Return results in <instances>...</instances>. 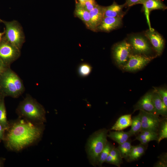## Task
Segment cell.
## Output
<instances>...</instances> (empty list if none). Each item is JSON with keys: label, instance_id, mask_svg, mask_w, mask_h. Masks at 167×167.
Wrapping results in <instances>:
<instances>
[{"label": "cell", "instance_id": "obj_1", "mask_svg": "<svg viewBox=\"0 0 167 167\" xmlns=\"http://www.w3.org/2000/svg\"><path fill=\"white\" fill-rule=\"evenodd\" d=\"M44 124H36L23 118L9 122L3 139L6 148L19 151L38 141L45 129Z\"/></svg>", "mask_w": 167, "mask_h": 167}, {"label": "cell", "instance_id": "obj_2", "mask_svg": "<svg viewBox=\"0 0 167 167\" xmlns=\"http://www.w3.org/2000/svg\"><path fill=\"white\" fill-rule=\"evenodd\" d=\"M16 112L20 118L36 124H44L46 122V112L44 107L29 95L19 104Z\"/></svg>", "mask_w": 167, "mask_h": 167}, {"label": "cell", "instance_id": "obj_3", "mask_svg": "<svg viewBox=\"0 0 167 167\" xmlns=\"http://www.w3.org/2000/svg\"><path fill=\"white\" fill-rule=\"evenodd\" d=\"M24 88L21 79L9 67L0 76V92L4 96L17 98L24 92Z\"/></svg>", "mask_w": 167, "mask_h": 167}, {"label": "cell", "instance_id": "obj_4", "mask_svg": "<svg viewBox=\"0 0 167 167\" xmlns=\"http://www.w3.org/2000/svg\"><path fill=\"white\" fill-rule=\"evenodd\" d=\"M109 131L106 128L99 129L92 134L87 141L86 151L88 160L93 166L97 165L100 154L108 141Z\"/></svg>", "mask_w": 167, "mask_h": 167}, {"label": "cell", "instance_id": "obj_5", "mask_svg": "<svg viewBox=\"0 0 167 167\" xmlns=\"http://www.w3.org/2000/svg\"><path fill=\"white\" fill-rule=\"evenodd\" d=\"M5 25L3 37L7 41L20 49L25 41V36L22 28L16 20L2 21Z\"/></svg>", "mask_w": 167, "mask_h": 167}, {"label": "cell", "instance_id": "obj_6", "mask_svg": "<svg viewBox=\"0 0 167 167\" xmlns=\"http://www.w3.org/2000/svg\"><path fill=\"white\" fill-rule=\"evenodd\" d=\"M20 54V50L3 37L0 42V59L4 63L9 66L19 57Z\"/></svg>", "mask_w": 167, "mask_h": 167}, {"label": "cell", "instance_id": "obj_7", "mask_svg": "<svg viewBox=\"0 0 167 167\" xmlns=\"http://www.w3.org/2000/svg\"><path fill=\"white\" fill-rule=\"evenodd\" d=\"M132 48L129 42L124 40L115 44L112 49L113 57L116 63L123 66L131 54Z\"/></svg>", "mask_w": 167, "mask_h": 167}, {"label": "cell", "instance_id": "obj_8", "mask_svg": "<svg viewBox=\"0 0 167 167\" xmlns=\"http://www.w3.org/2000/svg\"><path fill=\"white\" fill-rule=\"evenodd\" d=\"M128 39L132 50L135 54L146 55L150 52L151 46L144 35L134 34L129 36Z\"/></svg>", "mask_w": 167, "mask_h": 167}, {"label": "cell", "instance_id": "obj_9", "mask_svg": "<svg viewBox=\"0 0 167 167\" xmlns=\"http://www.w3.org/2000/svg\"><path fill=\"white\" fill-rule=\"evenodd\" d=\"M153 58L145 55L131 54L127 62L122 66L123 69L128 71L139 70L147 65Z\"/></svg>", "mask_w": 167, "mask_h": 167}, {"label": "cell", "instance_id": "obj_10", "mask_svg": "<svg viewBox=\"0 0 167 167\" xmlns=\"http://www.w3.org/2000/svg\"><path fill=\"white\" fill-rule=\"evenodd\" d=\"M141 116V131H149L158 133L161 121L158 115L140 110Z\"/></svg>", "mask_w": 167, "mask_h": 167}, {"label": "cell", "instance_id": "obj_11", "mask_svg": "<svg viewBox=\"0 0 167 167\" xmlns=\"http://www.w3.org/2000/svg\"><path fill=\"white\" fill-rule=\"evenodd\" d=\"M144 35L150 41L157 55H160L163 52L165 45V41L163 37L152 28L146 31Z\"/></svg>", "mask_w": 167, "mask_h": 167}, {"label": "cell", "instance_id": "obj_12", "mask_svg": "<svg viewBox=\"0 0 167 167\" xmlns=\"http://www.w3.org/2000/svg\"><path fill=\"white\" fill-rule=\"evenodd\" d=\"M122 17H104L97 28V31L109 32L119 28L122 24Z\"/></svg>", "mask_w": 167, "mask_h": 167}, {"label": "cell", "instance_id": "obj_13", "mask_svg": "<svg viewBox=\"0 0 167 167\" xmlns=\"http://www.w3.org/2000/svg\"><path fill=\"white\" fill-rule=\"evenodd\" d=\"M152 96L153 92L146 93L136 104L133 112L139 110L156 114L153 104Z\"/></svg>", "mask_w": 167, "mask_h": 167}, {"label": "cell", "instance_id": "obj_14", "mask_svg": "<svg viewBox=\"0 0 167 167\" xmlns=\"http://www.w3.org/2000/svg\"><path fill=\"white\" fill-rule=\"evenodd\" d=\"M104 6L97 4L89 11L91 24V30L97 31V28L104 17Z\"/></svg>", "mask_w": 167, "mask_h": 167}, {"label": "cell", "instance_id": "obj_15", "mask_svg": "<svg viewBox=\"0 0 167 167\" xmlns=\"http://www.w3.org/2000/svg\"><path fill=\"white\" fill-rule=\"evenodd\" d=\"M124 7V4L119 5L114 1L111 5L104 6V17H123L125 14L123 11Z\"/></svg>", "mask_w": 167, "mask_h": 167}, {"label": "cell", "instance_id": "obj_16", "mask_svg": "<svg viewBox=\"0 0 167 167\" xmlns=\"http://www.w3.org/2000/svg\"><path fill=\"white\" fill-rule=\"evenodd\" d=\"M74 12L75 16L81 20L88 29H91L90 17L89 11L85 9L76 1Z\"/></svg>", "mask_w": 167, "mask_h": 167}, {"label": "cell", "instance_id": "obj_17", "mask_svg": "<svg viewBox=\"0 0 167 167\" xmlns=\"http://www.w3.org/2000/svg\"><path fill=\"white\" fill-rule=\"evenodd\" d=\"M143 5V10L148 18L150 12L152 11L164 10L167 9V6L161 0H146Z\"/></svg>", "mask_w": 167, "mask_h": 167}, {"label": "cell", "instance_id": "obj_18", "mask_svg": "<svg viewBox=\"0 0 167 167\" xmlns=\"http://www.w3.org/2000/svg\"><path fill=\"white\" fill-rule=\"evenodd\" d=\"M152 101L156 114L166 117L167 115V106L164 104L158 94L153 91Z\"/></svg>", "mask_w": 167, "mask_h": 167}, {"label": "cell", "instance_id": "obj_19", "mask_svg": "<svg viewBox=\"0 0 167 167\" xmlns=\"http://www.w3.org/2000/svg\"><path fill=\"white\" fill-rule=\"evenodd\" d=\"M132 121L131 114H127L120 116L112 126L110 130L121 131L131 126Z\"/></svg>", "mask_w": 167, "mask_h": 167}, {"label": "cell", "instance_id": "obj_20", "mask_svg": "<svg viewBox=\"0 0 167 167\" xmlns=\"http://www.w3.org/2000/svg\"><path fill=\"white\" fill-rule=\"evenodd\" d=\"M107 136L118 144L126 141L131 137L128 131L124 132L122 130L110 131L109 134H108Z\"/></svg>", "mask_w": 167, "mask_h": 167}, {"label": "cell", "instance_id": "obj_21", "mask_svg": "<svg viewBox=\"0 0 167 167\" xmlns=\"http://www.w3.org/2000/svg\"><path fill=\"white\" fill-rule=\"evenodd\" d=\"M146 145L140 144L136 146H132L127 160L128 162H132L138 160L144 153Z\"/></svg>", "mask_w": 167, "mask_h": 167}, {"label": "cell", "instance_id": "obj_22", "mask_svg": "<svg viewBox=\"0 0 167 167\" xmlns=\"http://www.w3.org/2000/svg\"><path fill=\"white\" fill-rule=\"evenodd\" d=\"M131 128L128 131L131 136L138 135L141 131V120L140 113L136 116L133 117Z\"/></svg>", "mask_w": 167, "mask_h": 167}, {"label": "cell", "instance_id": "obj_23", "mask_svg": "<svg viewBox=\"0 0 167 167\" xmlns=\"http://www.w3.org/2000/svg\"><path fill=\"white\" fill-rule=\"evenodd\" d=\"M132 147L131 141L129 139L123 143L119 144L117 148L120 152L122 158H124L126 161H127Z\"/></svg>", "mask_w": 167, "mask_h": 167}, {"label": "cell", "instance_id": "obj_24", "mask_svg": "<svg viewBox=\"0 0 167 167\" xmlns=\"http://www.w3.org/2000/svg\"><path fill=\"white\" fill-rule=\"evenodd\" d=\"M0 124L6 130L9 125V122L7 121L6 113L4 101V96L0 99Z\"/></svg>", "mask_w": 167, "mask_h": 167}, {"label": "cell", "instance_id": "obj_25", "mask_svg": "<svg viewBox=\"0 0 167 167\" xmlns=\"http://www.w3.org/2000/svg\"><path fill=\"white\" fill-rule=\"evenodd\" d=\"M114 147V146L111 143L108 141L107 142L100 154L98 161L97 165L100 167L102 166L103 164L105 162L111 151Z\"/></svg>", "mask_w": 167, "mask_h": 167}, {"label": "cell", "instance_id": "obj_26", "mask_svg": "<svg viewBox=\"0 0 167 167\" xmlns=\"http://www.w3.org/2000/svg\"><path fill=\"white\" fill-rule=\"evenodd\" d=\"M157 142L159 143L163 139L167 138V121L166 119L161 120L158 132Z\"/></svg>", "mask_w": 167, "mask_h": 167}, {"label": "cell", "instance_id": "obj_27", "mask_svg": "<svg viewBox=\"0 0 167 167\" xmlns=\"http://www.w3.org/2000/svg\"><path fill=\"white\" fill-rule=\"evenodd\" d=\"M92 70V67L90 64L87 63H83L79 66L77 71L79 76L85 77L90 74Z\"/></svg>", "mask_w": 167, "mask_h": 167}, {"label": "cell", "instance_id": "obj_28", "mask_svg": "<svg viewBox=\"0 0 167 167\" xmlns=\"http://www.w3.org/2000/svg\"><path fill=\"white\" fill-rule=\"evenodd\" d=\"M158 135V133L156 132L147 131H142L137 135L135 139L140 141L147 138H151L154 140L157 141Z\"/></svg>", "mask_w": 167, "mask_h": 167}, {"label": "cell", "instance_id": "obj_29", "mask_svg": "<svg viewBox=\"0 0 167 167\" xmlns=\"http://www.w3.org/2000/svg\"><path fill=\"white\" fill-rule=\"evenodd\" d=\"M105 162L119 167L121 165L123 161L122 159H119L113 157L109 154Z\"/></svg>", "mask_w": 167, "mask_h": 167}, {"label": "cell", "instance_id": "obj_30", "mask_svg": "<svg viewBox=\"0 0 167 167\" xmlns=\"http://www.w3.org/2000/svg\"><path fill=\"white\" fill-rule=\"evenodd\" d=\"M154 91L158 94L164 104L167 106V89L164 88H155Z\"/></svg>", "mask_w": 167, "mask_h": 167}, {"label": "cell", "instance_id": "obj_31", "mask_svg": "<svg viewBox=\"0 0 167 167\" xmlns=\"http://www.w3.org/2000/svg\"><path fill=\"white\" fill-rule=\"evenodd\" d=\"M80 4L85 9L89 11L92 10L98 4L95 0H88Z\"/></svg>", "mask_w": 167, "mask_h": 167}, {"label": "cell", "instance_id": "obj_32", "mask_svg": "<svg viewBox=\"0 0 167 167\" xmlns=\"http://www.w3.org/2000/svg\"><path fill=\"white\" fill-rule=\"evenodd\" d=\"M156 167H166L167 155L166 154H164L160 156L159 161L156 163Z\"/></svg>", "mask_w": 167, "mask_h": 167}, {"label": "cell", "instance_id": "obj_33", "mask_svg": "<svg viewBox=\"0 0 167 167\" xmlns=\"http://www.w3.org/2000/svg\"><path fill=\"white\" fill-rule=\"evenodd\" d=\"M146 0H126L125 7H130L137 4H143Z\"/></svg>", "mask_w": 167, "mask_h": 167}, {"label": "cell", "instance_id": "obj_34", "mask_svg": "<svg viewBox=\"0 0 167 167\" xmlns=\"http://www.w3.org/2000/svg\"><path fill=\"white\" fill-rule=\"evenodd\" d=\"M8 67L0 59V76Z\"/></svg>", "mask_w": 167, "mask_h": 167}, {"label": "cell", "instance_id": "obj_35", "mask_svg": "<svg viewBox=\"0 0 167 167\" xmlns=\"http://www.w3.org/2000/svg\"><path fill=\"white\" fill-rule=\"evenodd\" d=\"M5 130L0 124V142L3 140Z\"/></svg>", "mask_w": 167, "mask_h": 167}, {"label": "cell", "instance_id": "obj_36", "mask_svg": "<svg viewBox=\"0 0 167 167\" xmlns=\"http://www.w3.org/2000/svg\"><path fill=\"white\" fill-rule=\"evenodd\" d=\"M5 160V159L4 158H0V167L4 166Z\"/></svg>", "mask_w": 167, "mask_h": 167}, {"label": "cell", "instance_id": "obj_37", "mask_svg": "<svg viewBox=\"0 0 167 167\" xmlns=\"http://www.w3.org/2000/svg\"><path fill=\"white\" fill-rule=\"evenodd\" d=\"M5 34V31L4 30V31L2 32H0V42H1L3 35Z\"/></svg>", "mask_w": 167, "mask_h": 167}, {"label": "cell", "instance_id": "obj_38", "mask_svg": "<svg viewBox=\"0 0 167 167\" xmlns=\"http://www.w3.org/2000/svg\"><path fill=\"white\" fill-rule=\"evenodd\" d=\"M88 0H78V2L80 4H82Z\"/></svg>", "mask_w": 167, "mask_h": 167}, {"label": "cell", "instance_id": "obj_39", "mask_svg": "<svg viewBox=\"0 0 167 167\" xmlns=\"http://www.w3.org/2000/svg\"><path fill=\"white\" fill-rule=\"evenodd\" d=\"M3 96H3L1 94V92H0V99H1V98Z\"/></svg>", "mask_w": 167, "mask_h": 167}, {"label": "cell", "instance_id": "obj_40", "mask_svg": "<svg viewBox=\"0 0 167 167\" xmlns=\"http://www.w3.org/2000/svg\"><path fill=\"white\" fill-rule=\"evenodd\" d=\"M2 20H1V19H0V21L1 22H2Z\"/></svg>", "mask_w": 167, "mask_h": 167}]
</instances>
